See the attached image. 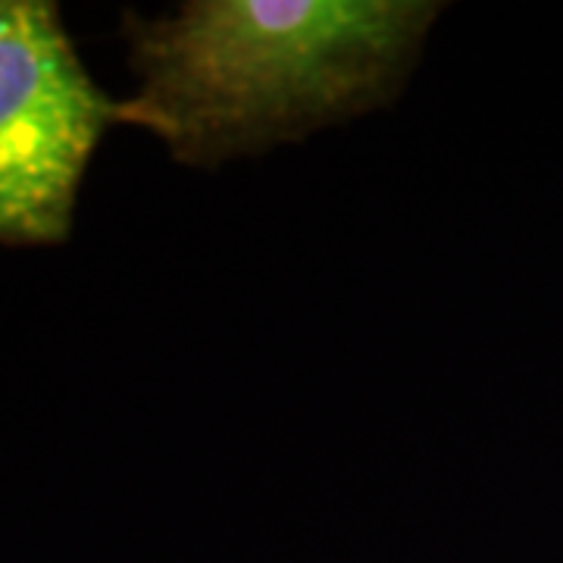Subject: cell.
Wrapping results in <instances>:
<instances>
[{"label":"cell","instance_id":"1","mask_svg":"<svg viewBox=\"0 0 563 563\" xmlns=\"http://www.w3.org/2000/svg\"><path fill=\"white\" fill-rule=\"evenodd\" d=\"M439 3L191 0L125 16L139 76L117 122L154 132L188 166L254 154L385 103L417 60Z\"/></svg>","mask_w":563,"mask_h":563},{"label":"cell","instance_id":"2","mask_svg":"<svg viewBox=\"0 0 563 563\" xmlns=\"http://www.w3.org/2000/svg\"><path fill=\"white\" fill-rule=\"evenodd\" d=\"M117 103L47 0H0V242L57 244Z\"/></svg>","mask_w":563,"mask_h":563}]
</instances>
